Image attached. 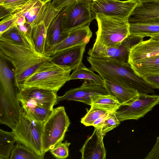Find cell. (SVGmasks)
<instances>
[{
  "mask_svg": "<svg viewBox=\"0 0 159 159\" xmlns=\"http://www.w3.org/2000/svg\"><path fill=\"white\" fill-rule=\"evenodd\" d=\"M23 34L25 37L23 44L0 40V56L12 65L14 85L18 89L20 85L41 64L51 59L50 56L36 51L31 37V30Z\"/></svg>",
  "mask_w": 159,
  "mask_h": 159,
  "instance_id": "obj_1",
  "label": "cell"
},
{
  "mask_svg": "<svg viewBox=\"0 0 159 159\" xmlns=\"http://www.w3.org/2000/svg\"><path fill=\"white\" fill-rule=\"evenodd\" d=\"M89 69L103 79L137 91L139 94H153L155 89L138 75L129 64L111 59L87 57Z\"/></svg>",
  "mask_w": 159,
  "mask_h": 159,
  "instance_id": "obj_2",
  "label": "cell"
},
{
  "mask_svg": "<svg viewBox=\"0 0 159 159\" xmlns=\"http://www.w3.org/2000/svg\"><path fill=\"white\" fill-rule=\"evenodd\" d=\"M71 69L50 61L41 64L20 85L21 89L36 88L57 93L69 81Z\"/></svg>",
  "mask_w": 159,
  "mask_h": 159,
  "instance_id": "obj_3",
  "label": "cell"
},
{
  "mask_svg": "<svg viewBox=\"0 0 159 159\" xmlns=\"http://www.w3.org/2000/svg\"><path fill=\"white\" fill-rule=\"evenodd\" d=\"M95 19L98 30L94 44L107 47L119 46L129 35L128 19L97 13Z\"/></svg>",
  "mask_w": 159,
  "mask_h": 159,
  "instance_id": "obj_4",
  "label": "cell"
},
{
  "mask_svg": "<svg viewBox=\"0 0 159 159\" xmlns=\"http://www.w3.org/2000/svg\"><path fill=\"white\" fill-rule=\"evenodd\" d=\"M70 123L63 106L53 108L43 123L42 141L44 154L62 141Z\"/></svg>",
  "mask_w": 159,
  "mask_h": 159,
  "instance_id": "obj_5",
  "label": "cell"
},
{
  "mask_svg": "<svg viewBox=\"0 0 159 159\" xmlns=\"http://www.w3.org/2000/svg\"><path fill=\"white\" fill-rule=\"evenodd\" d=\"M43 123L37 121L26 115L22 111L16 127L12 130L16 142H20L43 158L42 136Z\"/></svg>",
  "mask_w": 159,
  "mask_h": 159,
  "instance_id": "obj_6",
  "label": "cell"
},
{
  "mask_svg": "<svg viewBox=\"0 0 159 159\" xmlns=\"http://www.w3.org/2000/svg\"><path fill=\"white\" fill-rule=\"evenodd\" d=\"M91 2L88 0L78 1L64 7L61 22L63 32L68 33L74 29L90 24L95 19L91 9Z\"/></svg>",
  "mask_w": 159,
  "mask_h": 159,
  "instance_id": "obj_7",
  "label": "cell"
},
{
  "mask_svg": "<svg viewBox=\"0 0 159 159\" xmlns=\"http://www.w3.org/2000/svg\"><path fill=\"white\" fill-rule=\"evenodd\" d=\"M159 103V95L139 94L135 99L121 104L114 112L120 122L137 120L144 117Z\"/></svg>",
  "mask_w": 159,
  "mask_h": 159,
  "instance_id": "obj_8",
  "label": "cell"
},
{
  "mask_svg": "<svg viewBox=\"0 0 159 159\" xmlns=\"http://www.w3.org/2000/svg\"><path fill=\"white\" fill-rule=\"evenodd\" d=\"M144 38L129 35L118 46L107 47L98 44H94L87 53L89 57L111 59L125 64L128 63L130 50L134 45L143 40Z\"/></svg>",
  "mask_w": 159,
  "mask_h": 159,
  "instance_id": "obj_9",
  "label": "cell"
},
{
  "mask_svg": "<svg viewBox=\"0 0 159 159\" xmlns=\"http://www.w3.org/2000/svg\"><path fill=\"white\" fill-rule=\"evenodd\" d=\"M57 93L36 88L21 89L17 98L21 107H42L53 110L56 105Z\"/></svg>",
  "mask_w": 159,
  "mask_h": 159,
  "instance_id": "obj_10",
  "label": "cell"
},
{
  "mask_svg": "<svg viewBox=\"0 0 159 159\" xmlns=\"http://www.w3.org/2000/svg\"><path fill=\"white\" fill-rule=\"evenodd\" d=\"M139 4L136 0H95L91 3V9L95 19L96 13H101L129 20Z\"/></svg>",
  "mask_w": 159,
  "mask_h": 159,
  "instance_id": "obj_11",
  "label": "cell"
},
{
  "mask_svg": "<svg viewBox=\"0 0 159 159\" xmlns=\"http://www.w3.org/2000/svg\"><path fill=\"white\" fill-rule=\"evenodd\" d=\"M98 94H108L104 87L95 84L91 81L84 80L80 86L70 89L62 96H57L56 105L66 100L79 101L90 106L91 97Z\"/></svg>",
  "mask_w": 159,
  "mask_h": 159,
  "instance_id": "obj_12",
  "label": "cell"
},
{
  "mask_svg": "<svg viewBox=\"0 0 159 159\" xmlns=\"http://www.w3.org/2000/svg\"><path fill=\"white\" fill-rule=\"evenodd\" d=\"M90 24L74 29L68 33L67 37L61 43L49 49L46 54L50 56L67 48L87 44L92 35Z\"/></svg>",
  "mask_w": 159,
  "mask_h": 159,
  "instance_id": "obj_13",
  "label": "cell"
},
{
  "mask_svg": "<svg viewBox=\"0 0 159 159\" xmlns=\"http://www.w3.org/2000/svg\"><path fill=\"white\" fill-rule=\"evenodd\" d=\"M86 44L66 49L51 56V61L59 65L77 69L82 62Z\"/></svg>",
  "mask_w": 159,
  "mask_h": 159,
  "instance_id": "obj_14",
  "label": "cell"
},
{
  "mask_svg": "<svg viewBox=\"0 0 159 159\" xmlns=\"http://www.w3.org/2000/svg\"><path fill=\"white\" fill-rule=\"evenodd\" d=\"M104 137L101 131L95 128L92 136L86 140L80 150L81 158L106 159V152L103 142Z\"/></svg>",
  "mask_w": 159,
  "mask_h": 159,
  "instance_id": "obj_15",
  "label": "cell"
},
{
  "mask_svg": "<svg viewBox=\"0 0 159 159\" xmlns=\"http://www.w3.org/2000/svg\"><path fill=\"white\" fill-rule=\"evenodd\" d=\"M14 80V73L9 68L5 59L0 56V82L1 86L4 90L11 102L17 111L21 114L22 109L17 98V93L14 90L13 84Z\"/></svg>",
  "mask_w": 159,
  "mask_h": 159,
  "instance_id": "obj_16",
  "label": "cell"
},
{
  "mask_svg": "<svg viewBox=\"0 0 159 159\" xmlns=\"http://www.w3.org/2000/svg\"><path fill=\"white\" fill-rule=\"evenodd\" d=\"M159 55V40L151 38L143 40L134 45L130 50L128 63L129 65L142 59Z\"/></svg>",
  "mask_w": 159,
  "mask_h": 159,
  "instance_id": "obj_17",
  "label": "cell"
},
{
  "mask_svg": "<svg viewBox=\"0 0 159 159\" xmlns=\"http://www.w3.org/2000/svg\"><path fill=\"white\" fill-rule=\"evenodd\" d=\"M0 123L13 129L20 117L2 87L0 86Z\"/></svg>",
  "mask_w": 159,
  "mask_h": 159,
  "instance_id": "obj_18",
  "label": "cell"
},
{
  "mask_svg": "<svg viewBox=\"0 0 159 159\" xmlns=\"http://www.w3.org/2000/svg\"><path fill=\"white\" fill-rule=\"evenodd\" d=\"M64 8L54 18L49 26L47 32L45 42V53L51 48L66 39L68 34L63 32L61 22Z\"/></svg>",
  "mask_w": 159,
  "mask_h": 159,
  "instance_id": "obj_19",
  "label": "cell"
},
{
  "mask_svg": "<svg viewBox=\"0 0 159 159\" xmlns=\"http://www.w3.org/2000/svg\"><path fill=\"white\" fill-rule=\"evenodd\" d=\"M159 17V1L139 3L129 18V23Z\"/></svg>",
  "mask_w": 159,
  "mask_h": 159,
  "instance_id": "obj_20",
  "label": "cell"
},
{
  "mask_svg": "<svg viewBox=\"0 0 159 159\" xmlns=\"http://www.w3.org/2000/svg\"><path fill=\"white\" fill-rule=\"evenodd\" d=\"M129 35L144 38L159 34V17L129 23Z\"/></svg>",
  "mask_w": 159,
  "mask_h": 159,
  "instance_id": "obj_21",
  "label": "cell"
},
{
  "mask_svg": "<svg viewBox=\"0 0 159 159\" xmlns=\"http://www.w3.org/2000/svg\"><path fill=\"white\" fill-rule=\"evenodd\" d=\"M104 80V87L108 94L114 97L121 105L135 99L139 94L134 89Z\"/></svg>",
  "mask_w": 159,
  "mask_h": 159,
  "instance_id": "obj_22",
  "label": "cell"
},
{
  "mask_svg": "<svg viewBox=\"0 0 159 159\" xmlns=\"http://www.w3.org/2000/svg\"><path fill=\"white\" fill-rule=\"evenodd\" d=\"M130 65L142 77L148 74H159V55L143 59Z\"/></svg>",
  "mask_w": 159,
  "mask_h": 159,
  "instance_id": "obj_23",
  "label": "cell"
},
{
  "mask_svg": "<svg viewBox=\"0 0 159 159\" xmlns=\"http://www.w3.org/2000/svg\"><path fill=\"white\" fill-rule=\"evenodd\" d=\"M121 104L114 97L109 94H95L91 97V104L108 112H115Z\"/></svg>",
  "mask_w": 159,
  "mask_h": 159,
  "instance_id": "obj_24",
  "label": "cell"
},
{
  "mask_svg": "<svg viewBox=\"0 0 159 159\" xmlns=\"http://www.w3.org/2000/svg\"><path fill=\"white\" fill-rule=\"evenodd\" d=\"M44 4L40 0H30L16 12L24 16L30 27Z\"/></svg>",
  "mask_w": 159,
  "mask_h": 159,
  "instance_id": "obj_25",
  "label": "cell"
},
{
  "mask_svg": "<svg viewBox=\"0 0 159 159\" xmlns=\"http://www.w3.org/2000/svg\"><path fill=\"white\" fill-rule=\"evenodd\" d=\"M16 141L12 131L7 132L0 129V159H10Z\"/></svg>",
  "mask_w": 159,
  "mask_h": 159,
  "instance_id": "obj_26",
  "label": "cell"
},
{
  "mask_svg": "<svg viewBox=\"0 0 159 159\" xmlns=\"http://www.w3.org/2000/svg\"><path fill=\"white\" fill-rule=\"evenodd\" d=\"M77 79L91 81L95 84L104 86V80L100 75L96 74L93 71L85 67L83 63L73 70L70 75L69 81Z\"/></svg>",
  "mask_w": 159,
  "mask_h": 159,
  "instance_id": "obj_27",
  "label": "cell"
},
{
  "mask_svg": "<svg viewBox=\"0 0 159 159\" xmlns=\"http://www.w3.org/2000/svg\"><path fill=\"white\" fill-rule=\"evenodd\" d=\"M12 151L10 159H41L34 152L23 144L16 142Z\"/></svg>",
  "mask_w": 159,
  "mask_h": 159,
  "instance_id": "obj_28",
  "label": "cell"
},
{
  "mask_svg": "<svg viewBox=\"0 0 159 159\" xmlns=\"http://www.w3.org/2000/svg\"><path fill=\"white\" fill-rule=\"evenodd\" d=\"M25 37L24 35L20 31L17 25L12 27L0 35V40L23 44Z\"/></svg>",
  "mask_w": 159,
  "mask_h": 159,
  "instance_id": "obj_29",
  "label": "cell"
},
{
  "mask_svg": "<svg viewBox=\"0 0 159 159\" xmlns=\"http://www.w3.org/2000/svg\"><path fill=\"white\" fill-rule=\"evenodd\" d=\"M108 112L101 108L91 106L90 109L81 119V122L86 126H92L96 120Z\"/></svg>",
  "mask_w": 159,
  "mask_h": 159,
  "instance_id": "obj_30",
  "label": "cell"
},
{
  "mask_svg": "<svg viewBox=\"0 0 159 159\" xmlns=\"http://www.w3.org/2000/svg\"><path fill=\"white\" fill-rule=\"evenodd\" d=\"M120 123L115 112H110L107 119L100 126L95 128L99 129L104 136L107 133L118 126Z\"/></svg>",
  "mask_w": 159,
  "mask_h": 159,
  "instance_id": "obj_31",
  "label": "cell"
},
{
  "mask_svg": "<svg viewBox=\"0 0 159 159\" xmlns=\"http://www.w3.org/2000/svg\"><path fill=\"white\" fill-rule=\"evenodd\" d=\"M30 0H6L0 3L9 15L16 12Z\"/></svg>",
  "mask_w": 159,
  "mask_h": 159,
  "instance_id": "obj_32",
  "label": "cell"
},
{
  "mask_svg": "<svg viewBox=\"0 0 159 159\" xmlns=\"http://www.w3.org/2000/svg\"><path fill=\"white\" fill-rule=\"evenodd\" d=\"M70 143L67 141L62 142L57 145L50 151L55 158L59 159H65L69 156V147Z\"/></svg>",
  "mask_w": 159,
  "mask_h": 159,
  "instance_id": "obj_33",
  "label": "cell"
},
{
  "mask_svg": "<svg viewBox=\"0 0 159 159\" xmlns=\"http://www.w3.org/2000/svg\"><path fill=\"white\" fill-rule=\"evenodd\" d=\"M19 16L16 12L2 19L0 22V35L10 28L17 25L16 22Z\"/></svg>",
  "mask_w": 159,
  "mask_h": 159,
  "instance_id": "obj_34",
  "label": "cell"
},
{
  "mask_svg": "<svg viewBox=\"0 0 159 159\" xmlns=\"http://www.w3.org/2000/svg\"><path fill=\"white\" fill-rule=\"evenodd\" d=\"M83 0H88L92 2L95 0H52V2L56 10L61 11L63 8L72 3Z\"/></svg>",
  "mask_w": 159,
  "mask_h": 159,
  "instance_id": "obj_35",
  "label": "cell"
},
{
  "mask_svg": "<svg viewBox=\"0 0 159 159\" xmlns=\"http://www.w3.org/2000/svg\"><path fill=\"white\" fill-rule=\"evenodd\" d=\"M143 78L155 89H159V74H148Z\"/></svg>",
  "mask_w": 159,
  "mask_h": 159,
  "instance_id": "obj_36",
  "label": "cell"
},
{
  "mask_svg": "<svg viewBox=\"0 0 159 159\" xmlns=\"http://www.w3.org/2000/svg\"><path fill=\"white\" fill-rule=\"evenodd\" d=\"M145 159H159V136L157 137L156 143Z\"/></svg>",
  "mask_w": 159,
  "mask_h": 159,
  "instance_id": "obj_37",
  "label": "cell"
},
{
  "mask_svg": "<svg viewBox=\"0 0 159 159\" xmlns=\"http://www.w3.org/2000/svg\"><path fill=\"white\" fill-rule=\"evenodd\" d=\"M110 112H107L96 120L93 123L92 126H93L94 128L98 127L107 119Z\"/></svg>",
  "mask_w": 159,
  "mask_h": 159,
  "instance_id": "obj_38",
  "label": "cell"
},
{
  "mask_svg": "<svg viewBox=\"0 0 159 159\" xmlns=\"http://www.w3.org/2000/svg\"><path fill=\"white\" fill-rule=\"evenodd\" d=\"M19 16L17 20V26L23 25H24L26 23V18L24 16L22 15H19Z\"/></svg>",
  "mask_w": 159,
  "mask_h": 159,
  "instance_id": "obj_39",
  "label": "cell"
},
{
  "mask_svg": "<svg viewBox=\"0 0 159 159\" xmlns=\"http://www.w3.org/2000/svg\"><path fill=\"white\" fill-rule=\"evenodd\" d=\"M139 3H141L147 2L152 1H158L159 0H136Z\"/></svg>",
  "mask_w": 159,
  "mask_h": 159,
  "instance_id": "obj_40",
  "label": "cell"
},
{
  "mask_svg": "<svg viewBox=\"0 0 159 159\" xmlns=\"http://www.w3.org/2000/svg\"><path fill=\"white\" fill-rule=\"evenodd\" d=\"M151 38L153 39L159 40V34L151 37Z\"/></svg>",
  "mask_w": 159,
  "mask_h": 159,
  "instance_id": "obj_41",
  "label": "cell"
},
{
  "mask_svg": "<svg viewBox=\"0 0 159 159\" xmlns=\"http://www.w3.org/2000/svg\"><path fill=\"white\" fill-rule=\"evenodd\" d=\"M42 2H43L44 4H45L48 2L50 1H52V0H40Z\"/></svg>",
  "mask_w": 159,
  "mask_h": 159,
  "instance_id": "obj_42",
  "label": "cell"
},
{
  "mask_svg": "<svg viewBox=\"0 0 159 159\" xmlns=\"http://www.w3.org/2000/svg\"><path fill=\"white\" fill-rule=\"evenodd\" d=\"M6 0H0V3H1L2 2H3L4 1H6Z\"/></svg>",
  "mask_w": 159,
  "mask_h": 159,
  "instance_id": "obj_43",
  "label": "cell"
}]
</instances>
